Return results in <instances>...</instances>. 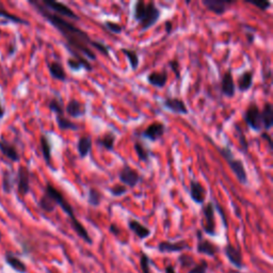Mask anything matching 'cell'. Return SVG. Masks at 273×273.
<instances>
[{"label": "cell", "mask_w": 273, "mask_h": 273, "mask_svg": "<svg viewBox=\"0 0 273 273\" xmlns=\"http://www.w3.org/2000/svg\"><path fill=\"white\" fill-rule=\"evenodd\" d=\"M134 147L136 150V155L140 161L149 163L150 158H152V156H153V153H152V150H150V148L145 143L141 142V141H139V140L136 141L135 144H134Z\"/></svg>", "instance_id": "cell-30"}, {"label": "cell", "mask_w": 273, "mask_h": 273, "mask_svg": "<svg viewBox=\"0 0 273 273\" xmlns=\"http://www.w3.org/2000/svg\"><path fill=\"white\" fill-rule=\"evenodd\" d=\"M243 120L246 124L254 131L259 133L262 130L261 119H260V109L255 101L249 103V106L243 112Z\"/></svg>", "instance_id": "cell-6"}, {"label": "cell", "mask_w": 273, "mask_h": 273, "mask_svg": "<svg viewBox=\"0 0 273 273\" xmlns=\"http://www.w3.org/2000/svg\"><path fill=\"white\" fill-rule=\"evenodd\" d=\"M249 4H251L254 7L258 8L259 10H261V11H267L268 9L271 7V3H269V2H261V3H253V2H250Z\"/></svg>", "instance_id": "cell-45"}, {"label": "cell", "mask_w": 273, "mask_h": 273, "mask_svg": "<svg viewBox=\"0 0 273 273\" xmlns=\"http://www.w3.org/2000/svg\"><path fill=\"white\" fill-rule=\"evenodd\" d=\"M48 108L51 112H53L56 117L65 116V106L62 97L59 94H54V95L48 101Z\"/></svg>", "instance_id": "cell-31"}, {"label": "cell", "mask_w": 273, "mask_h": 273, "mask_svg": "<svg viewBox=\"0 0 273 273\" xmlns=\"http://www.w3.org/2000/svg\"><path fill=\"white\" fill-rule=\"evenodd\" d=\"M118 176L122 185L126 186L127 188H135L143 180V176L140 175V173L137 170H135L134 168H131L127 163H125L121 168Z\"/></svg>", "instance_id": "cell-8"}, {"label": "cell", "mask_w": 273, "mask_h": 273, "mask_svg": "<svg viewBox=\"0 0 273 273\" xmlns=\"http://www.w3.org/2000/svg\"><path fill=\"white\" fill-rule=\"evenodd\" d=\"M216 149L220 153V155L225 159V161L228 162L229 167L231 168V171L236 177V180L243 186H247L249 184L248 174L246 171V167H244L242 160L239 158H236L233 153V149L230 146V144H227L225 146H216Z\"/></svg>", "instance_id": "cell-4"}, {"label": "cell", "mask_w": 273, "mask_h": 273, "mask_svg": "<svg viewBox=\"0 0 273 273\" xmlns=\"http://www.w3.org/2000/svg\"><path fill=\"white\" fill-rule=\"evenodd\" d=\"M169 67H170L171 71L174 73V75L176 76L177 79H180L182 77V74H181V69H180V62L176 61V60H171L169 61L168 63Z\"/></svg>", "instance_id": "cell-43"}, {"label": "cell", "mask_w": 273, "mask_h": 273, "mask_svg": "<svg viewBox=\"0 0 273 273\" xmlns=\"http://www.w3.org/2000/svg\"><path fill=\"white\" fill-rule=\"evenodd\" d=\"M229 273H239V271H235V270H231Z\"/></svg>", "instance_id": "cell-51"}, {"label": "cell", "mask_w": 273, "mask_h": 273, "mask_svg": "<svg viewBox=\"0 0 273 273\" xmlns=\"http://www.w3.org/2000/svg\"><path fill=\"white\" fill-rule=\"evenodd\" d=\"M223 251H224L225 256L228 257L229 261L235 268L240 270L244 267L242 252H241V248L239 244L238 246H234V244H232L231 242H228L227 246L224 247Z\"/></svg>", "instance_id": "cell-15"}, {"label": "cell", "mask_w": 273, "mask_h": 273, "mask_svg": "<svg viewBox=\"0 0 273 273\" xmlns=\"http://www.w3.org/2000/svg\"><path fill=\"white\" fill-rule=\"evenodd\" d=\"M207 270H208V262L202 259L199 263H195L190 270H188V273H207Z\"/></svg>", "instance_id": "cell-41"}, {"label": "cell", "mask_w": 273, "mask_h": 273, "mask_svg": "<svg viewBox=\"0 0 273 273\" xmlns=\"http://www.w3.org/2000/svg\"><path fill=\"white\" fill-rule=\"evenodd\" d=\"M263 140H266L268 142V147L270 149V152H272V148H273V142H272V137L267 133V131H265V133H262L261 136H260Z\"/></svg>", "instance_id": "cell-46"}, {"label": "cell", "mask_w": 273, "mask_h": 273, "mask_svg": "<svg viewBox=\"0 0 273 273\" xmlns=\"http://www.w3.org/2000/svg\"><path fill=\"white\" fill-rule=\"evenodd\" d=\"M189 194L190 199L197 205H204L206 197H207V191L205 187L196 180H191L189 185Z\"/></svg>", "instance_id": "cell-19"}, {"label": "cell", "mask_w": 273, "mask_h": 273, "mask_svg": "<svg viewBox=\"0 0 273 273\" xmlns=\"http://www.w3.org/2000/svg\"><path fill=\"white\" fill-rule=\"evenodd\" d=\"M120 51L127 58L131 70L136 71V70L139 69V67H140V57H139V53L137 52V50L131 49V48H124V47H123V48L120 49Z\"/></svg>", "instance_id": "cell-32"}, {"label": "cell", "mask_w": 273, "mask_h": 273, "mask_svg": "<svg viewBox=\"0 0 273 273\" xmlns=\"http://www.w3.org/2000/svg\"><path fill=\"white\" fill-rule=\"evenodd\" d=\"M168 80H169V74L166 69L162 71L150 72L146 77V81L150 84V86H153L158 89H162L168 83Z\"/></svg>", "instance_id": "cell-21"}, {"label": "cell", "mask_w": 273, "mask_h": 273, "mask_svg": "<svg viewBox=\"0 0 273 273\" xmlns=\"http://www.w3.org/2000/svg\"><path fill=\"white\" fill-rule=\"evenodd\" d=\"M88 204L92 207H98L102 201V193L95 187H91L88 192Z\"/></svg>", "instance_id": "cell-36"}, {"label": "cell", "mask_w": 273, "mask_h": 273, "mask_svg": "<svg viewBox=\"0 0 273 273\" xmlns=\"http://www.w3.org/2000/svg\"><path fill=\"white\" fill-rule=\"evenodd\" d=\"M92 146H93V139L90 135L80 137L77 142V152L79 158L83 159L88 157L92 150Z\"/></svg>", "instance_id": "cell-29"}, {"label": "cell", "mask_w": 273, "mask_h": 273, "mask_svg": "<svg viewBox=\"0 0 273 273\" xmlns=\"http://www.w3.org/2000/svg\"><path fill=\"white\" fill-rule=\"evenodd\" d=\"M87 105L76 98H72L65 105V115L71 119H80L87 115Z\"/></svg>", "instance_id": "cell-18"}, {"label": "cell", "mask_w": 273, "mask_h": 273, "mask_svg": "<svg viewBox=\"0 0 273 273\" xmlns=\"http://www.w3.org/2000/svg\"><path fill=\"white\" fill-rule=\"evenodd\" d=\"M0 153L12 162H20L21 154L16 143L13 141H9L5 137L0 138Z\"/></svg>", "instance_id": "cell-13"}, {"label": "cell", "mask_w": 273, "mask_h": 273, "mask_svg": "<svg viewBox=\"0 0 273 273\" xmlns=\"http://www.w3.org/2000/svg\"><path fill=\"white\" fill-rule=\"evenodd\" d=\"M42 4V6L44 8H46L47 10L57 14L61 17H67V18H71V20L74 21H80V17L75 13L70 7H68L63 3H59V2H54V0H42L40 2Z\"/></svg>", "instance_id": "cell-7"}, {"label": "cell", "mask_w": 273, "mask_h": 273, "mask_svg": "<svg viewBox=\"0 0 273 273\" xmlns=\"http://www.w3.org/2000/svg\"><path fill=\"white\" fill-rule=\"evenodd\" d=\"M5 260L8 266H10L14 271L18 273H26L27 272V266L26 263L18 258L12 252H7L5 254Z\"/></svg>", "instance_id": "cell-28"}, {"label": "cell", "mask_w": 273, "mask_h": 273, "mask_svg": "<svg viewBox=\"0 0 273 273\" xmlns=\"http://www.w3.org/2000/svg\"><path fill=\"white\" fill-rule=\"evenodd\" d=\"M30 177L31 172L29 168L25 166H21L18 168V171L15 175V185L18 193L23 197H25L30 192Z\"/></svg>", "instance_id": "cell-9"}, {"label": "cell", "mask_w": 273, "mask_h": 273, "mask_svg": "<svg viewBox=\"0 0 273 273\" xmlns=\"http://www.w3.org/2000/svg\"><path fill=\"white\" fill-rule=\"evenodd\" d=\"M127 224H128V229L133 232L140 240H144L152 235V231H150V229L145 227V225H143L142 223H140L136 219H129Z\"/></svg>", "instance_id": "cell-24"}, {"label": "cell", "mask_w": 273, "mask_h": 273, "mask_svg": "<svg viewBox=\"0 0 273 273\" xmlns=\"http://www.w3.org/2000/svg\"><path fill=\"white\" fill-rule=\"evenodd\" d=\"M260 119H261V125L262 130L268 131L273 126V107L272 103L266 101L263 103L262 110H260Z\"/></svg>", "instance_id": "cell-25"}, {"label": "cell", "mask_w": 273, "mask_h": 273, "mask_svg": "<svg viewBox=\"0 0 273 273\" xmlns=\"http://www.w3.org/2000/svg\"><path fill=\"white\" fill-rule=\"evenodd\" d=\"M235 83H236V90H238L240 93H246L250 91L254 83V72L250 70L244 71L239 75L237 82Z\"/></svg>", "instance_id": "cell-22"}, {"label": "cell", "mask_w": 273, "mask_h": 273, "mask_svg": "<svg viewBox=\"0 0 273 273\" xmlns=\"http://www.w3.org/2000/svg\"><path fill=\"white\" fill-rule=\"evenodd\" d=\"M150 258L149 256L147 255L146 253L144 252H141L140 254V267L141 269H142V272L143 273H152V271H150Z\"/></svg>", "instance_id": "cell-40"}, {"label": "cell", "mask_w": 273, "mask_h": 273, "mask_svg": "<svg viewBox=\"0 0 273 273\" xmlns=\"http://www.w3.org/2000/svg\"><path fill=\"white\" fill-rule=\"evenodd\" d=\"M166 125L161 122H153L152 124H149L143 131L140 133V137L145 140H149L152 142H156V141L161 139L166 134Z\"/></svg>", "instance_id": "cell-12"}, {"label": "cell", "mask_w": 273, "mask_h": 273, "mask_svg": "<svg viewBox=\"0 0 273 273\" xmlns=\"http://www.w3.org/2000/svg\"><path fill=\"white\" fill-rule=\"evenodd\" d=\"M202 213H203L202 232L205 233L206 235H209L211 237H214L216 235V227H215V209L213 201L202 205Z\"/></svg>", "instance_id": "cell-5"}, {"label": "cell", "mask_w": 273, "mask_h": 273, "mask_svg": "<svg viewBox=\"0 0 273 273\" xmlns=\"http://www.w3.org/2000/svg\"><path fill=\"white\" fill-rule=\"evenodd\" d=\"M40 147L42 150V156L45 163L51 168V153H52V144L49 137L43 134L40 137Z\"/></svg>", "instance_id": "cell-27"}, {"label": "cell", "mask_w": 273, "mask_h": 273, "mask_svg": "<svg viewBox=\"0 0 273 273\" xmlns=\"http://www.w3.org/2000/svg\"><path fill=\"white\" fill-rule=\"evenodd\" d=\"M6 116V108L3 105V101L0 99V120L4 119Z\"/></svg>", "instance_id": "cell-48"}, {"label": "cell", "mask_w": 273, "mask_h": 273, "mask_svg": "<svg viewBox=\"0 0 273 273\" xmlns=\"http://www.w3.org/2000/svg\"><path fill=\"white\" fill-rule=\"evenodd\" d=\"M68 51L71 54V57L68 59V65L71 71L73 72H79L81 70H86L87 72L93 71L91 62L87 58H84L81 53L72 49H68Z\"/></svg>", "instance_id": "cell-11"}, {"label": "cell", "mask_w": 273, "mask_h": 273, "mask_svg": "<svg viewBox=\"0 0 273 273\" xmlns=\"http://www.w3.org/2000/svg\"><path fill=\"white\" fill-rule=\"evenodd\" d=\"M196 252L200 254H204L206 256L214 257L216 254L220 252L219 246H216L212 241L204 238L203 232L201 230L196 231Z\"/></svg>", "instance_id": "cell-10"}, {"label": "cell", "mask_w": 273, "mask_h": 273, "mask_svg": "<svg viewBox=\"0 0 273 273\" xmlns=\"http://www.w3.org/2000/svg\"><path fill=\"white\" fill-rule=\"evenodd\" d=\"M162 107L168 110L169 112H172L174 115H180V116H187L189 114V110L186 106L185 101L180 97H166L162 102Z\"/></svg>", "instance_id": "cell-14"}, {"label": "cell", "mask_w": 273, "mask_h": 273, "mask_svg": "<svg viewBox=\"0 0 273 273\" xmlns=\"http://www.w3.org/2000/svg\"><path fill=\"white\" fill-rule=\"evenodd\" d=\"M109 232H110L112 235H115V236H119L121 230H120V228L118 227L117 224L112 223V224L109 225Z\"/></svg>", "instance_id": "cell-47"}, {"label": "cell", "mask_w": 273, "mask_h": 273, "mask_svg": "<svg viewBox=\"0 0 273 273\" xmlns=\"http://www.w3.org/2000/svg\"><path fill=\"white\" fill-rule=\"evenodd\" d=\"M56 122H57V125L60 130H73L76 131L79 129V125L76 123H74L73 121H71L69 118L65 116L61 117H56Z\"/></svg>", "instance_id": "cell-35"}, {"label": "cell", "mask_w": 273, "mask_h": 273, "mask_svg": "<svg viewBox=\"0 0 273 273\" xmlns=\"http://www.w3.org/2000/svg\"><path fill=\"white\" fill-rule=\"evenodd\" d=\"M116 142H117V135L114 131H108V133L103 134L102 136L98 137L95 140V143L98 146L102 147L103 149H106L107 152H114Z\"/></svg>", "instance_id": "cell-26"}, {"label": "cell", "mask_w": 273, "mask_h": 273, "mask_svg": "<svg viewBox=\"0 0 273 273\" xmlns=\"http://www.w3.org/2000/svg\"><path fill=\"white\" fill-rule=\"evenodd\" d=\"M109 192L112 196L121 197L128 192V188L122 184H118V185H115L114 187L109 188Z\"/></svg>", "instance_id": "cell-39"}, {"label": "cell", "mask_w": 273, "mask_h": 273, "mask_svg": "<svg viewBox=\"0 0 273 273\" xmlns=\"http://www.w3.org/2000/svg\"><path fill=\"white\" fill-rule=\"evenodd\" d=\"M166 273H176L174 266L173 265H168L166 267Z\"/></svg>", "instance_id": "cell-50"}, {"label": "cell", "mask_w": 273, "mask_h": 273, "mask_svg": "<svg viewBox=\"0 0 273 273\" xmlns=\"http://www.w3.org/2000/svg\"><path fill=\"white\" fill-rule=\"evenodd\" d=\"M160 16L161 11L154 2L145 3L143 0H139L134 5L133 18L142 32L154 27L159 22Z\"/></svg>", "instance_id": "cell-3"}, {"label": "cell", "mask_w": 273, "mask_h": 273, "mask_svg": "<svg viewBox=\"0 0 273 273\" xmlns=\"http://www.w3.org/2000/svg\"><path fill=\"white\" fill-rule=\"evenodd\" d=\"M105 28V29L107 31H109L110 33H114V34H121L122 31H123V26L120 25L119 23H115V22H111V21H106L105 23L102 24V26Z\"/></svg>", "instance_id": "cell-38"}, {"label": "cell", "mask_w": 273, "mask_h": 273, "mask_svg": "<svg viewBox=\"0 0 273 273\" xmlns=\"http://www.w3.org/2000/svg\"><path fill=\"white\" fill-rule=\"evenodd\" d=\"M213 203H214V209H215V210H218V212H219L220 216H221V218H222L223 227H224L225 229H228V220H227V215H225L224 209L222 208L221 205H220L218 202H216V201H214Z\"/></svg>", "instance_id": "cell-44"}, {"label": "cell", "mask_w": 273, "mask_h": 273, "mask_svg": "<svg viewBox=\"0 0 273 273\" xmlns=\"http://www.w3.org/2000/svg\"><path fill=\"white\" fill-rule=\"evenodd\" d=\"M0 18H3V20H5L6 22H10V23L17 24V25H26V26L29 25V22L24 20L23 17H20L15 14L10 13L3 7H0Z\"/></svg>", "instance_id": "cell-33"}, {"label": "cell", "mask_w": 273, "mask_h": 273, "mask_svg": "<svg viewBox=\"0 0 273 273\" xmlns=\"http://www.w3.org/2000/svg\"><path fill=\"white\" fill-rule=\"evenodd\" d=\"M47 69H48L49 75L52 79L59 80L62 82L68 81V75L64 70V67L59 61H49L47 62Z\"/></svg>", "instance_id": "cell-23"}, {"label": "cell", "mask_w": 273, "mask_h": 273, "mask_svg": "<svg viewBox=\"0 0 273 273\" xmlns=\"http://www.w3.org/2000/svg\"><path fill=\"white\" fill-rule=\"evenodd\" d=\"M178 262H180L182 268L189 269V270L196 263L192 256L188 255V254H185V253H182L181 255L178 256Z\"/></svg>", "instance_id": "cell-37"}, {"label": "cell", "mask_w": 273, "mask_h": 273, "mask_svg": "<svg viewBox=\"0 0 273 273\" xmlns=\"http://www.w3.org/2000/svg\"><path fill=\"white\" fill-rule=\"evenodd\" d=\"M15 185V175L10 170H6L3 177V190L6 194H10L13 191Z\"/></svg>", "instance_id": "cell-34"}, {"label": "cell", "mask_w": 273, "mask_h": 273, "mask_svg": "<svg viewBox=\"0 0 273 273\" xmlns=\"http://www.w3.org/2000/svg\"><path fill=\"white\" fill-rule=\"evenodd\" d=\"M234 4H236V2H231V0H203V5L207 10L219 16L227 13Z\"/></svg>", "instance_id": "cell-16"}, {"label": "cell", "mask_w": 273, "mask_h": 273, "mask_svg": "<svg viewBox=\"0 0 273 273\" xmlns=\"http://www.w3.org/2000/svg\"><path fill=\"white\" fill-rule=\"evenodd\" d=\"M29 5L62 35L65 40L64 46L67 49H72L81 53L89 61H95L97 59L96 53L91 49V47L95 48L105 57H110V46L106 45L102 41L93 40L87 32L69 22V20H65V18L47 10L40 2L29 0Z\"/></svg>", "instance_id": "cell-1"}, {"label": "cell", "mask_w": 273, "mask_h": 273, "mask_svg": "<svg viewBox=\"0 0 273 273\" xmlns=\"http://www.w3.org/2000/svg\"><path fill=\"white\" fill-rule=\"evenodd\" d=\"M220 89H221V93L224 96L230 97V98L235 96L237 90H236V83H235L232 70H228L227 72L223 73L221 77V82H220Z\"/></svg>", "instance_id": "cell-17"}, {"label": "cell", "mask_w": 273, "mask_h": 273, "mask_svg": "<svg viewBox=\"0 0 273 273\" xmlns=\"http://www.w3.org/2000/svg\"><path fill=\"white\" fill-rule=\"evenodd\" d=\"M235 127H236V130H237V133H238V140H239V144L241 145L242 149H243V152H248V149H249V141L247 140V137L246 135L243 134V131L241 130L240 127H238L237 125H235Z\"/></svg>", "instance_id": "cell-42"}, {"label": "cell", "mask_w": 273, "mask_h": 273, "mask_svg": "<svg viewBox=\"0 0 273 273\" xmlns=\"http://www.w3.org/2000/svg\"><path fill=\"white\" fill-rule=\"evenodd\" d=\"M44 193L49 196V199L52 201V203L56 205V207L59 206L60 208L64 211V213L69 216L70 220H71V225H72L73 230L75 231V233H76L83 241H86L89 244H92L93 240L89 235L87 229L84 228L83 225L80 223V221L76 218L73 206L70 204V202L67 199H65L63 193L60 190H58L57 188H56L50 183L46 184V186L44 188Z\"/></svg>", "instance_id": "cell-2"}, {"label": "cell", "mask_w": 273, "mask_h": 273, "mask_svg": "<svg viewBox=\"0 0 273 273\" xmlns=\"http://www.w3.org/2000/svg\"><path fill=\"white\" fill-rule=\"evenodd\" d=\"M166 29H167V32L169 34H171V32H172V23L170 21L166 22Z\"/></svg>", "instance_id": "cell-49"}, {"label": "cell", "mask_w": 273, "mask_h": 273, "mask_svg": "<svg viewBox=\"0 0 273 273\" xmlns=\"http://www.w3.org/2000/svg\"><path fill=\"white\" fill-rule=\"evenodd\" d=\"M157 249L160 253H175L183 252L185 250H190V246L186 240L180 241H161L158 243Z\"/></svg>", "instance_id": "cell-20"}]
</instances>
